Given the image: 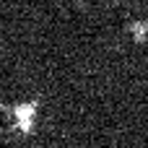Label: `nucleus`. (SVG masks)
I'll return each mask as SVG.
<instances>
[{
  "label": "nucleus",
  "instance_id": "1",
  "mask_svg": "<svg viewBox=\"0 0 148 148\" xmlns=\"http://www.w3.org/2000/svg\"><path fill=\"white\" fill-rule=\"evenodd\" d=\"M36 120V101H26V104H16L13 107V125L21 133H31Z\"/></svg>",
  "mask_w": 148,
  "mask_h": 148
},
{
  "label": "nucleus",
  "instance_id": "2",
  "mask_svg": "<svg viewBox=\"0 0 148 148\" xmlns=\"http://www.w3.org/2000/svg\"><path fill=\"white\" fill-rule=\"evenodd\" d=\"M130 34H133L135 42H146L148 39V21H135V23H130Z\"/></svg>",
  "mask_w": 148,
  "mask_h": 148
}]
</instances>
